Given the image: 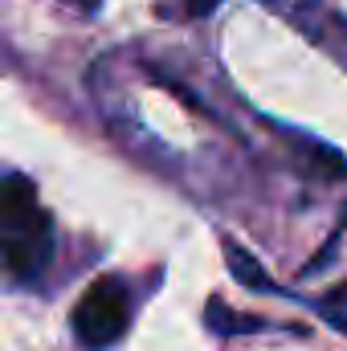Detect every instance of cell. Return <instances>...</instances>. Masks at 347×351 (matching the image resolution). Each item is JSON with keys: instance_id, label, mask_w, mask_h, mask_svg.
I'll use <instances>...</instances> for the list:
<instances>
[{"instance_id": "1", "label": "cell", "mask_w": 347, "mask_h": 351, "mask_svg": "<svg viewBox=\"0 0 347 351\" xmlns=\"http://www.w3.org/2000/svg\"><path fill=\"white\" fill-rule=\"evenodd\" d=\"M53 254V221L41 208L33 180L21 172L0 176V258L12 278L33 282Z\"/></svg>"}, {"instance_id": "2", "label": "cell", "mask_w": 347, "mask_h": 351, "mask_svg": "<svg viewBox=\"0 0 347 351\" xmlns=\"http://www.w3.org/2000/svg\"><path fill=\"white\" fill-rule=\"evenodd\" d=\"M127 323H131V294L119 278H98L82 290L74 306V335L82 348H110L115 339H123Z\"/></svg>"}, {"instance_id": "3", "label": "cell", "mask_w": 347, "mask_h": 351, "mask_svg": "<svg viewBox=\"0 0 347 351\" xmlns=\"http://www.w3.org/2000/svg\"><path fill=\"white\" fill-rule=\"evenodd\" d=\"M225 262H229L233 278H237L241 286H250V290H274V282L261 274V265L254 262V254H246L237 241H225Z\"/></svg>"}, {"instance_id": "4", "label": "cell", "mask_w": 347, "mask_h": 351, "mask_svg": "<svg viewBox=\"0 0 347 351\" xmlns=\"http://www.w3.org/2000/svg\"><path fill=\"white\" fill-rule=\"evenodd\" d=\"M208 327H217L221 335H233V331H258L261 319H233L229 311H225V302H208Z\"/></svg>"}, {"instance_id": "5", "label": "cell", "mask_w": 347, "mask_h": 351, "mask_svg": "<svg viewBox=\"0 0 347 351\" xmlns=\"http://www.w3.org/2000/svg\"><path fill=\"white\" fill-rule=\"evenodd\" d=\"M319 315H323V319H327L335 331H347V282L323 294V302H319Z\"/></svg>"}, {"instance_id": "6", "label": "cell", "mask_w": 347, "mask_h": 351, "mask_svg": "<svg viewBox=\"0 0 347 351\" xmlns=\"http://www.w3.org/2000/svg\"><path fill=\"white\" fill-rule=\"evenodd\" d=\"M213 4H217V0H188V12H192V16H200V12H208Z\"/></svg>"}]
</instances>
